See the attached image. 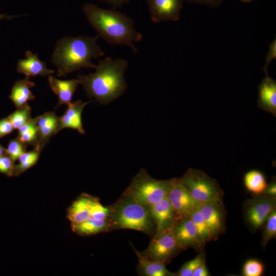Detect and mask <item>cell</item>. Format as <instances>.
Masks as SVG:
<instances>
[{"label":"cell","instance_id":"6da1fadb","mask_svg":"<svg viewBox=\"0 0 276 276\" xmlns=\"http://www.w3.org/2000/svg\"><path fill=\"white\" fill-rule=\"evenodd\" d=\"M82 10L99 37L112 45H126L134 54L138 52L134 42L142 41L143 35L135 29L133 20L126 14L103 9L91 3H86Z\"/></svg>","mask_w":276,"mask_h":276},{"label":"cell","instance_id":"7a4b0ae2","mask_svg":"<svg viewBox=\"0 0 276 276\" xmlns=\"http://www.w3.org/2000/svg\"><path fill=\"white\" fill-rule=\"evenodd\" d=\"M128 65L124 59L107 57L99 61L94 73L79 75L78 79L89 98L105 105L125 93L127 84L124 73Z\"/></svg>","mask_w":276,"mask_h":276},{"label":"cell","instance_id":"3957f363","mask_svg":"<svg viewBox=\"0 0 276 276\" xmlns=\"http://www.w3.org/2000/svg\"><path fill=\"white\" fill-rule=\"evenodd\" d=\"M99 37L65 36L57 42L52 62L57 68V76L67 74L82 68H95L93 58L103 56L104 52L97 44Z\"/></svg>","mask_w":276,"mask_h":276},{"label":"cell","instance_id":"277c9868","mask_svg":"<svg viewBox=\"0 0 276 276\" xmlns=\"http://www.w3.org/2000/svg\"><path fill=\"white\" fill-rule=\"evenodd\" d=\"M109 217L111 225L116 228L148 233L153 226L149 206L139 204L127 196L110 210Z\"/></svg>","mask_w":276,"mask_h":276},{"label":"cell","instance_id":"5b68a950","mask_svg":"<svg viewBox=\"0 0 276 276\" xmlns=\"http://www.w3.org/2000/svg\"><path fill=\"white\" fill-rule=\"evenodd\" d=\"M170 180H156L141 170L133 178L125 195L135 202L146 206L156 203L167 197Z\"/></svg>","mask_w":276,"mask_h":276},{"label":"cell","instance_id":"8992f818","mask_svg":"<svg viewBox=\"0 0 276 276\" xmlns=\"http://www.w3.org/2000/svg\"><path fill=\"white\" fill-rule=\"evenodd\" d=\"M180 180L198 202L221 201L222 192L217 181L203 171L189 169Z\"/></svg>","mask_w":276,"mask_h":276},{"label":"cell","instance_id":"52a82bcc","mask_svg":"<svg viewBox=\"0 0 276 276\" xmlns=\"http://www.w3.org/2000/svg\"><path fill=\"white\" fill-rule=\"evenodd\" d=\"M172 228L154 235L148 248L142 254L151 260L165 263L180 249H184L176 240Z\"/></svg>","mask_w":276,"mask_h":276},{"label":"cell","instance_id":"ba28073f","mask_svg":"<svg viewBox=\"0 0 276 276\" xmlns=\"http://www.w3.org/2000/svg\"><path fill=\"white\" fill-rule=\"evenodd\" d=\"M167 198L178 220L189 217L200 204L182 184L180 179L177 178L171 179Z\"/></svg>","mask_w":276,"mask_h":276},{"label":"cell","instance_id":"9c48e42d","mask_svg":"<svg viewBox=\"0 0 276 276\" xmlns=\"http://www.w3.org/2000/svg\"><path fill=\"white\" fill-rule=\"evenodd\" d=\"M151 20L154 23L163 21H177L184 0H146Z\"/></svg>","mask_w":276,"mask_h":276},{"label":"cell","instance_id":"30bf717a","mask_svg":"<svg viewBox=\"0 0 276 276\" xmlns=\"http://www.w3.org/2000/svg\"><path fill=\"white\" fill-rule=\"evenodd\" d=\"M149 209L151 216L156 225L155 235L171 228L178 220L167 197L149 206Z\"/></svg>","mask_w":276,"mask_h":276},{"label":"cell","instance_id":"8fae6325","mask_svg":"<svg viewBox=\"0 0 276 276\" xmlns=\"http://www.w3.org/2000/svg\"><path fill=\"white\" fill-rule=\"evenodd\" d=\"M38 140L35 148L42 150L51 137L60 131L59 117L54 112H46L35 118Z\"/></svg>","mask_w":276,"mask_h":276},{"label":"cell","instance_id":"7c38bea8","mask_svg":"<svg viewBox=\"0 0 276 276\" xmlns=\"http://www.w3.org/2000/svg\"><path fill=\"white\" fill-rule=\"evenodd\" d=\"M197 209L201 214L212 238L216 237L221 233L223 226L221 201L200 203Z\"/></svg>","mask_w":276,"mask_h":276},{"label":"cell","instance_id":"4fadbf2b","mask_svg":"<svg viewBox=\"0 0 276 276\" xmlns=\"http://www.w3.org/2000/svg\"><path fill=\"white\" fill-rule=\"evenodd\" d=\"M172 230L176 240L183 248L191 247L200 249L202 246L195 226L190 217L177 220Z\"/></svg>","mask_w":276,"mask_h":276},{"label":"cell","instance_id":"5bb4252c","mask_svg":"<svg viewBox=\"0 0 276 276\" xmlns=\"http://www.w3.org/2000/svg\"><path fill=\"white\" fill-rule=\"evenodd\" d=\"M275 206L274 196L263 197L255 200L247 211L248 220L252 227L256 229L261 226L275 209Z\"/></svg>","mask_w":276,"mask_h":276},{"label":"cell","instance_id":"9a60e30c","mask_svg":"<svg viewBox=\"0 0 276 276\" xmlns=\"http://www.w3.org/2000/svg\"><path fill=\"white\" fill-rule=\"evenodd\" d=\"M89 103L77 100L68 104L64 113L59 117L60 130L64 128H72L81 134H84L85 132L82 123V113Z\"/></svg>","mask_w":276,"mask_h":276},{"label":"cell","instance_id":"2e32d148","mask_svg":"<svg viewBox=\"0 0 276 276\" xmlns=\"http://www.w3.org/2000/svg\"><path fill=\"white\" fill-rule=\"evenodd\" d=\"M26 58L18 60L17 71L27 77H35L38 75L46 76L54 73V71L49 69L44 62L41 61L37 54L30 51L25 53Z\"/></svg>","mask_w":276,"mask_h":276},{"label":"cell","instance_id":"e0dca14e","mask_svg":"<svg viewBox=\"0 0 276 276\" xmlns=\"http://www.w3.org/2000/svg\"><path fill=\"white\" fill-rule=\"evenodd\" d=\"M258 104L265 111L275 116L276 114V82L266 75L258 87Z\"/></svg>","mask_w":276,"mask_h":276},{"label":"cell","instance_id":"ac0fdd59","mask_svg":"<svg viewBox=\"0 0 276 276\" xmlns=\"http://www.w3.org/2000/svg\"><path fill=\"white\" fill-rule=\"evenodd\" d=\"M96 198L83 194L69 208L67 218L72 226L81 223L90 217L91 208Z\"/></svg>","mask_w":276,"mask_h":276},{"label":"cell","instance_id":"d6986e66","mask_svg":"<svg viewBox=\"0 0 276 276\" xmlns=\"http://www.w3.org/2000/svg\"><path fill=\"white\" fill-rule=\"evenodd\" d=\"M48 80L51 89L58 97L57 107L71 103L73 95L80 84L78 79L61 80L53 76H50Z\"/></svg>","mask_w":276,"mask_h":276},{"label":"cell","instance_id":"ffe728a7","mask_svg":"<svg viewBox=\"0 0 276 276\" xmlns=\"http://www.w3.org/2000/svg\"><path fill=\"white\" fill-rule=\"evenodd\" d=\"M35 86L29 77L17 80L11 89L10 99L16 108H20L28 104V102L35 99L31 88Z\"/></svg>","mask_w":276,"mask_h":276},{"label":"cell","instance_id":"44dd1931","mask_svg":"<svg viewBox=\"0 0 276 276\" xmlns=\"http://www.w3.org/2000/svg\"><path fill=\"white\" fill-rule=\"evenodd\" d=\"M139 259V267L142 273L147 276H168L172 273L167 270L164 262L151 260L134 248Z\"/></svg>","mask_w":276,"mask_h":276},{"label":"cell","instance_id":"7402d4cb","mask_svg":"<svg viewBox=\"0 0 276 276\" xmlns=\"http://www.w3.org/2000/svg\"><path fill=\"white\" fill-rule=\"evenodd\" d=\"M110 225L108 219L99 220L89 218L81 223L72 226V228L75 233L80 235H88L105 231Z\"/></svg>","mask_w":276,"mask_h":276},{"label":"cell","instance_id":"603a6c76","mask_svg":"<svg viewBox=\"0 0 276 276\" xmlns=\"http://www.w3.org/2000/svg\"><path fill=\"white\" fill-rule=\"evenodd\" d=\"M18 130L17 139L26 146L36 147L37 140V129L35 118H31L21 126Z\"/></svg>","mask_w":276,"mask_h":276},{"label":"cell","instance_id":"cb8c5ba5","mask_svg":"<svg viewBox=\"0 0 276 276\" xmlns=\"http://www.w3.org/2000/svg\"><path fill=\"white\" fill-rule=\"evenodd\" d=\"M244 183L249 191L256 194L263 192L267 187L264 175L257 170L249 171L245 174Z\"/></svg>","mask_w":276,"mask_h":276},{"label":"cell","instance_id":"d4e9b609","mask_svg":"<svg viewBox=\"0 0 276 276\" xmlns=\"http://www.w3.org/2000/svg\"><path fill=\"white\" fill-rule=\"evenodd\" d=\"M40 152L34 148L31 151L23 153L18 159V164L15 166L14 175H19L35 165L39 159Z\"/></svg>","mask_w":276,"mask_h":276},{"label":"cell","instance_id":"484cf974","mask_svg":"<svg viewBox=\"0 0 276 276\" xmlns=\"http://www.w3.org/2000/svg\"><path fill=\"white\" fill-rule=\"evenodd\" d=\"M189 217L195 226L199 241L204 245L205 242L212 239V237L201 214L197 209L192 212Z\"/></svg>","mask_w":276,"mask_h":276},{"label":"cell","instance_id":"4316f807","mask_svg":"<svg viewBox=\"0 0 276 276\" xmlns=\"http://www.w3.org/2000/svg\"><path fill=\"white\" fill-rule=\"evenodd\" d=\"M31 108L28 104L17 108L9 117L14 129H19L21 126L26 123L31 119Z\"/></svg>","mask_w":276,"mask_h":276},{"label":"cell","instance_id":"83f0119b","mask_svg":"<svg viewBox=\"0 0 276 276\" xmlns=\"http://www.w3.org/2000/svg\"><path fill=\"white\" fill-rule=\"evenodd\" d=\"M27 147V146L16 138L9 142L6 149V153L15 163L19 157L26 151Z\"/></svg>","mask_w":276,"mask_h":276},{"label":"cell","instance_id":"f1b7e54d","mask_svg":"<svg viewBox=\"0 0 276 276\" xmlns=\"http://www.w3.org/2000/svg\"><path fill=\"white\" fill-rule=\"evenodd\" d=\"M204 263V258L200 254L193 259L185 263L177 273L179 276H193L195 270Z\"/></svg>","mask_w":276,"mask_h":276},{"label":"cell","instance_id":"f546056e","mask_svg":"<svg viewBox=\"0 0 276 276\" xmlns=\"http://www.w3.org/2000/svg\"><path fill=\"white\" fill-rule=\"evenodd\" d=\"M267 223L263 233L262 245L265 246L267 243L276 235V211L274 209L266 220Z\"/></svg>","mask_w":276,"mask_h":276},{"label":"cell","instance_id":"4dcf8cb0","mask_svg":"<svg viewBox=\"0 0 276 276\" xmlns=\"http://www.w3.org/2000/svg\"><path fill=\"white\" fill-rule=\"evenodd\" d=\"M263 270V265L260 262L249 260L245 263L243 273L245 276H260L262 274Z\"/></svg>","mask_w":276,"mask_h":276},{"label":"cell","instance_id":"1f68e13d","mask_svg":"<svg viewBox=\"0 0 276 276\" xmlns=\"http://www.w3.org/2000/svg\"><path fill=\"white\" fill-rule=\"evenodd\" d=\"M14 162L7 155L0 156V172L8 176L14 175Z\"/></svg>","mask_w":276,"mask_h":276},{"label":"cell","instance_id":"d6a6232c","mask_svg":"<svg viewBox=\"0 0 276 276\" xmlns=\"http://www.w3.org/2000/svg\"><path fill=\"white\" fill-rule=\"evenodd\" d=\"M14 129L8 117L0 120V138L9 134Z\"/></svg>","mask_w":276,"mask_h":276},{"label":"cell","instance_id":"836d02e7","mask_svg":"<svg viewBox=\"0 0 276 276\" xmlns=\"http://www.w3.org/2000/svg\"><path fill=\"white\" fill-rule=\"evenodd\" d=\"M276 58V40L275 39L270 43L269 45V50L265 58V64L263 70L267 74V68L268 64L273 59Z\"/></svg>","mask_w":276,"mask_h":276},{"label":"cell","instance_id":"e575fe53","mask_svg":"<svg viewBox=\"0 0 276 276\" xmlns=\"http://www.w3.org/2000/svg\"><path fill=\"white\" fill-rule=\"evenodd\" d=\"M189 3L205 5L214 8L219 6L223 0H184Z\"/></svg>","mask_w":276,"mask_h":276},{"label":"cell","instance_id":"d590c367","mask_svg":"<svg viewBox=\"0 0 276 276\" xmlns=\"http://www.w3.org/2000/svg\"><path fill=\"white\" fill-rule=\"evenodd\" d=\"M109 4L113 9H115L122 7L124 4L128 3L130 0H100Z\"/></svg>","mask_w":276,"mask_h":276},{"label":"cell","instance_id":"8d00e7d4","mask_svg":"<svg viewBox=\"0 0 276 276\" xmlns=\"http://www.w3.org/2000/svg\"><path fill=\"white\" fill-rule=\"evenodd\" d=\"M209 273L204 263L199 265L194 271L193 276H208Z\"/></svg>","mask_w":276,"mask_h":276},{"label":"cell","instance_id":"74e56055","mask_svg":"<svg viewBox=\"0 0 276 276\" xmlns=\"http://www.w3.org/2000/svg\"><path fill=\"white\" fill-rule=\"evenodd\" d=\"M265 194L275 196L276 194V185L275 182L270 184L268 187L267 186L266 189L263 192Z\"/></svg>","mask_w":276,"mask_h":276},{"label":"cell","instance_id":"f35d334b","mask_svg":"<svg viewBox=\"0 0 276 276\" xmlns=\"http://www.w3.org/2000/svg\"><path fill=\"white\" fill-rule=\"evenodd\" d=\"M18 16H7L0 14V19H11L12 18L17 17Z\"/></svg>","mask_w":276,"mask_h":276},{"label":"cell","instance_id":"ab89813d","mask_svg":"<svg viewBox=\"0 0 276 276\" xmlns=\"http://www.w3.org/2000/svg\"><path fill=\"white\" fill-rule=\"evenodd\" d=\"M5 154H7L6 149L0 144V156Z\"/></svg>","mask_w":276,"mask_h":276},{"label":"cell","instance_id":"60d3db41","mask_svg":"<svg viewBox=\"0 0 276 276\" xmlns=\"http://www.w3.org/2000/svg\"><path fill=\"white\" fill-rule=\"evenodd\" d=\"M240 1L243 2H245V3H250L252 0H240Z\"/></svg>","mask_w":276,"mask_h":276}]
</instances>
